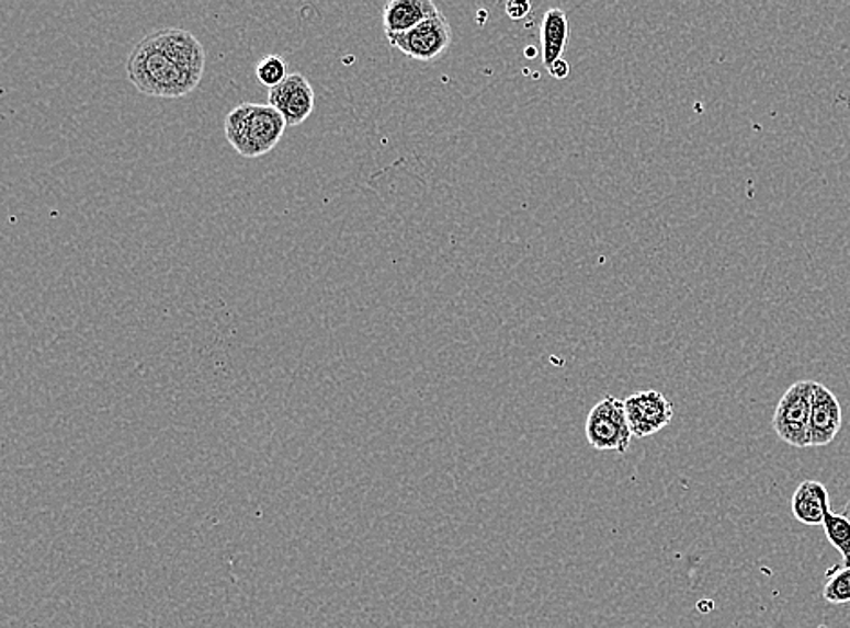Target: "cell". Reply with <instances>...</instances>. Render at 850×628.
Masks as SVG:
<instances>
[{
  "label": "cell",
  "instance_id": "9c48e42d",
  "mask_svg": "<svg viewBox=\"0 0 850 628\" xmlns=\"http://www.w3.org/2000/svg\"><path fill=\"white\" fill-rule=\"evenodd\" d=\"M438 13L441 11L432 0H390L383 10L386 37L410 32Z\"/></svg>",
  "mask_w": 850,
  "mask_h": 628
},
{
  "label": "cell",
  "instance_id": "52a82bcc",
  "mask_svg": "<svg viewBox=\"0 0 850 628\" xmlns=\"http://www.w3.org/2000/svg\"><path fill=\"white\" fill-rule=\"evenodd\" d=\"M269 105L285 118L287 125H302L313 115L316 94L303 75L291 73L277 88L269 89Z\"/></svg>",
  "mask_w": 850,
  "mask_h": 628
},
{
  "label": "cell",
  "instance_id": "277c9868",
  "mask_svg": "<svg viewBox=\"0 0 850 628\" xmlns=\"http://www.w3.org/2000/svg\"><path fill=\"white\" fill-rule=\"evenodd\" d=\"M586 438L597 452H627L632 430L627 426L624 400L604 397L591 408L586 419Z\"/></svg>",
  "mask_w": 850,
  "mask_h": 628
},
{
  "label": "cell",
  "instance_id": "5bb4252c",
  "mask_svg": "<svg viewBox=\"0 0 850 628\" xmlns=\"http://www.w3.org/2000/svg\"><path fill=\"white\" fill-rule=\"evenodd\" d=\"M825 602L835 603V605H846L850 603V567H841L829 572V582L824 589Z\"/></svg>",
  "mask_w": 850,
  "mask_h": 628
},
{
  "label": "cell",
  "instance_id": "6da1fadb",
  "mask_svg": "<svg viewBox=\"0 0 850 628\" xmlns=\"http://www.w3.org/2000/svg\"><path fill=\"white\" fill-rule=\"evenodd\" d=\"M205 49L182 27L158 30L141 38L127 60V79L141 94L182 99L202 82Z\"/></svg>",
  "mask_w": 850,
  "mask_h": 628
},
{
  "label": "cell",
  "instance_id": "ba28073f",
  "mask_svg": "<svg viewBox=\"0 0 850 628\" xmlns=\"http://www.w3.org/2000/svg\"><path fill=\"white\" fill-rule=\"evenodd\" d=\"M841 430V406L827 386L814 385L813 410L808 424V447L829 446Z\"/></svg>",
  "mask_w": 850,
  "mask_h": 628
},
{
  "label": "cell",
  "instance_id": "7c38bea8",
  "mask_svg": "<svg viewBox=\"0 0 850 628\" xmlns=\"http://www.w3.org/2000/svg\"><path fill=\"white\" fill-rule=\"evenodd\" d=\"M825 536L829 538L830 544L836 549L840 550L841 558H843V566L850 567V519L846 518L843 514L835 513V511H825L824 518Z\"/></svg>",
  "mask_w": 850,
  "mask_h": 628
},
{
  "label": "cell",
  "instance_id": "8992f818",
  "mask_svg": "<svg viewBox=\"0 0 850 628\" xmlns=\"http://www.w3.org/2000/svg\"><path fill=\"white\" fill-rule=\"evenodd\" d=\"M627 426L633 436L646 438L662 432L673 421V404L660 391L647 390L630 395L624 400Z\"/></svg>",
  "mask_w": 850,
  "mask_h": 628
},
{
  "label": "cell",
  "instance_id": "ac0fdd59",
  "mask_svg": "<svg viewBox=\"0 0 850 628\" xmlns=\"http://www.w3.org/2000/svg\"><path fill=\"white\" fill-rule=\"evenodd\" d=\"M528 57H533L535 55V49H528Z\"/></svg>",
  "mask_w": 850,
  "mask_h": 628
},
{
  "label": "cell",
  "instance_id": "8fae6325",
  "mask_svg": "<svg viewBox=\"0 0 850 628\" xmlns=\"http://www.w3.org/2000/svg\"><path fill=\"white\" fill-rule=\"evenodd\" d=\"M541 33H543V64L544 68L549 69L553 64L563 58L568 46V15L560 8L546 11L541 24Z\"/></svg>",
  "mask_w": 850,
  "mask_h": 628
},
{
  "label": "cell",
  "instance_id": "7a4b0ae2",
  "mask_svg": "<svg viewBox=\"0 0 850 628\" xmlns=\"http://www.w3.org/2000/svg\"><path fill=\"white\" fill-rule=\"evenodd\" d=\"M285 129L287 122L269 104L243 102L225 116L227 141L238 155L249 160L271 152L282 140Z\"/></svg>",
  "mask_w": 850,
  "mask_h": 628
},
{
  "label": "cell",
  "instance_id": "9a60e30c",
  "mask_svg": "<svg viewBox=\"0 0 850 628\" xmlns=\"http://www.w3.org/2000/svg\"><path fill=\"white\" fill-rule=\"evenodd\" d=\"M530 11H532L530 2H522V0H510V2H507V15L510 16L511 21L526 19L530 15Z\"/></svg>",
  "mask_w": 850,
  "mask_h": 628
},
{
  "label": "cell",
  "instance_id": "2e32d148",
  "mask_svg": "<svg viewBox=\"0 0 850 628\" xmlns=\"http://www.w3.org/2000/svg\"><path fill=\"white\" fill-rule=\"evenodd\" d=\"M548 73L552 75L553 79L564 80L569 75V64L564 58H560L548 69Z\"/></svg>",
  "mask_w": 850,
  "mask_h": 628
},
{
  "label": "cell",
  "instance_id": "4fadbf2b",
  "mask_svg": "<svg viewBox=\"0 0 850 628\" xmlns=\"http://www.w3.org/2000/svg\"><path fill=\"white\" fill-rule=\"evenodd\" d=\"M287 77V62L280 55H267L256 66V79L265 88H277Z\"/></svg>",
  "mask_w": 850,
  "mask_h": 628
},
{
  "label": "cell",
  "instance_id": "e0dca14e",
  "mask_svg": "<svg viewBox=\"0 0 850 628\" xmlns=\"http://www.w3.org/2000/svg\"><path fill=\"white\" fill-rule=\"evenodd\" d=\"M841 514H843V516H846V518L850 519V500H849V502H847L846 507H843V513H841Z\"/></svg>",
  "mask_w": 850,
  "mask_h": 628
},
{
  "label": "cell",
  "instance_id": "3957f363",
  "mask_svg": "<svg viewBox=\"0 0 850 628\" xmlns=\"http://www.w3.org/2000/svg\"><path fill=\"white\" fill-rule=\"evenodd\" d=\"M814 380L794 382L778 402L772 430L789 446L808 447V424L813 410Z\"/></svg>",
  "mask_w": 850,
  "mask_h": 628
},
{
  "label": "cell",
  "instance_id": "5b68a950",
  "mask_svg": "<svg viewBox=\"0 0 850 628\" xmlns=\"http://www.w3.org/2000/svg\"><path fill=\"white\" fill-rule=\"evenodd\" d=\"M386 38L403 55L419 60V62H430L449 49L450 44H452V30H450L446 16L443 13H438L410 32Z\"/></svg>",
  "mask_w": 850,
  "mask_h": 628
},
{
  "label": "cell",
  "instance_id": "d6986e66",
  "mask_svg": "<svg viewBox=\"0 0 850 628\" xmlns=\"http://www.w3.org/2000/svg\"><path fill=\"white\" fill-rule=\"evenodd\" d=\"M818 628H829V627H827V625H819Z\"/></svg>",
  "mask_w": 850,
  "mask_h": 628
},
{
  "label": "cell",
  "instance_id": "30bf717a",
  "mask_svg": "<svg viewBox=\"0 0 850 628\" xmlns=\"http://www.w3.org/2000/svg\"><path fill=\"white\" fill-rule=\"evenodd\" d=\"M794 518L804 525L824 524L825 511L830 507L829 493L824 483L804 480L793 494Z\"/></svg>",
  "mask_w": 850,
  "mask_h": 628
}]
</instances>
